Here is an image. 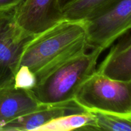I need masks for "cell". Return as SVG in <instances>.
I'll list each match as a JSON object with an SVG mask.
<instances>
[{
    "instance_id": "obj_1",
    "label": "cell",
    "mask_w": 131,
    "mask_h": 131,
    "mask_svg": "<svg viewBox=\"0 0 131 131\" xmlns=\"http://www.w3.org/2000/svg\"><path fill=\"white\" fill-rule=\"evenodd\" d=\"M88 49L84 21L63 19L33 37L24 47L19 67H27L37 79L61 61Z\"/></svg>"
},
{
    "instance_id": "obj_2",
    "label": "cell",
    "mask_w": 131,
    "mask_h": 131,
    "mask_svg": "<svg viewBox=\"0 0 131 131\" xmlns=\"http://www.w3.org/2000/svg\"><path fill=\"white\" fill-rule=\"evenodd\" d=\"M102 53L100 50L92 49L68 58L38 77L29 90L42 104L74 101L81 84L95 71Z\"/></svg>"
},
{
    "instance_id": "obj_3",
    "label": "cell",
    "mask_w": 131,
    "mask_h": 131,
    "mask_svg": "<svg viewBox=\"0 0 131 131\" xmlns=\"http://www.w3.org/2000/svg\"><path fill=\"white\" fill-rule=\"evenodd\" d=\"M74 100L86 111L131 116V81L113 80L95 71L81 84Z\"/></svg>"
},
{
    "instance_id": "obj_4",
    "label": "cell",
    "mask_w": 131,
    "mask_h": 131,
    "mask_svg": "<svg viewBox=\"0 0 131 131\" xmlns=\"http://www.w3.org/2000/svg\"><path fill=\"white\" fill-rule=\"evenodd\" d=\"M84 21L88 49L103 52L131 29V0H116Z\"/></svg>"
},
{
    "instance_id": "obj_5",
    "label": "cell",
    "mask_w": 131,
    "mask_h": 131,
    "mask_svg": "<svg viewBox=\"0 0 131 131\" xmlns=\"http://www.w3.org/2000/svg\"><path fill=\"white\" fill-rule=\"evenodd\" d=\"M14 9L0 11V84L14 83L24 47L34 37L17 23Z\"/></svg>"
},
{
    "instance_id": "obj_6",
    "label": "cell",
    "mask_w": 131,
    "mask_h": 131,
    "mask_svg": "<svg viewBox=\"0 0 131 131\" xmlns=\"http://www.w3.org/2000/svg\"><path fill=\"white\" fill-rule=\"evenodd\" d=\"M14 14L19 26L34 36L63 20L59 0H24Z\"/></svg>"
},
{
    "instance_id": "obj_7",
    "label": "cell",
    "mask_w": 131,
    "mask_h": 131,
    "mask_svg": "<svg viewBox=\"0 0 131 131\" xmlns=\"http://www.w3.org/2000/svg\"><path fill=\"white\" fill-rule=\"evenodd\" d=\"M86 111L74 101L51 104H41L33 111L18 117L0 127V131H35L57 118Z\"/></svg>"
},
{
    "instance_id": "obj_8",
    "label": "cell",
    "mask_w": 131,
    "mask_h": 131,
    "mask_svg": "<svg viewBox=\"0 0 131 131\" xmlns=\"http://www.w3.org/2000/svg\"><path fill=\"white\" fill-rule=\"evenodd\" d=\"M106 57L96 68L99 74L118 81H131L130 29L111 46Z\"/></svg>"
},
{
    "instance_id": "obj_9",
    "label": "cell",
    "mask_w": 131,
    "mask_h": 131,
    "mask_svg": "<svg viewBox=\"0 0 131 131\" xmlns=\"http://www.w3.org/2000/svg\"><path fill=\"white\" fill-rule=\"evenodd\" d=\"M31 91L14 83L0 84V127L40 106Z\"/></svg>"
},
{
    "instance_id": "obj_10",
    "label": "cell",
    "mask_w": 131,
    "mask_h": 131,
    "mask_svg": "<svg viewBox=\"0 0 131 131\" xmlns=\"http://www.w3.org/2000/svg\"><path fill=\"white\" fill-rule=\"evenodd\" d=\"M95 130L93 116L90 111L70 114L57 118L37 129L35 131Z\"/></svg>"
},
{
    "instance_id": "obj_11",
    "label": "cell",
    "mask_w": 131,
    "mask_h": 131,
    "mask_svg": "<svg viewBox=\"0 0 131 131\" xmlns=\"http://www.w3.org/2000/svg\"><path fill=\"white\" fill-rule=\"evenodd\" d=\"M116 0H74L62 10L63 19L84 20L106 8Z\"/></svg>"
},
{
    "instance_id": "obj_12",
    "label": "cell",
    "mask_w": 131,
    "mask_h": 131,
    "mask_svg": "<svg viewBox=\"0 0 131 131\" xmlns=\"http://www.w3.org/2000/svg\"><path fill=\"white\" fill-rule=\"evenodd\" d=\"M95 130L131 131V116L101 111H91Z\"/></svg>"
},
{
    "instance_id": "obj_13",
    "label": "cell",
    "mask_w": 131,
    "mask_h": 131,
    "mask_svg": "<svg viewBox=\"0 0 131 131\" xmlns=\"http://www.w3.org/2000/svg\"><path fill=\"white\" fill-rule=\"evenodd\" d=\"M37 83L36 76L26 67H19L14 77V86L16 88L31 90Z\"/></svg>"
},
{
    "instance_id": "obj_14",
    "label": "cell",
    "mask_w": 131,
    "mask_h": 131,
    "mask_svg": "<svg viewBox=\"0 0 131 131\" xmlns=\"http://www.w3.org/2000/svg\"><path fill=\"white\" fill-rule=\"evenodd\" d=\"M23 1L24 0H0V11L15 8Z\"/></svg>"
},
{
    "instance_id": "obj_15",
    "label": "cell",
    "mask_w": 131,
    "mask_h": 131,
    "mask_svg": "<svg viewBox=\"0 0 131 131\" xmlns=\"http://www.w3.org/2000/svg\"><path fill=\"white\" fill-rule=\"evenodd\" d=\"M73 1H74V0H59V2H60V6H61V9L63 10V8L64 7H65L67 5L70 4V3L72 2Z\"/></svg>"
}]
</instances>
